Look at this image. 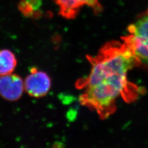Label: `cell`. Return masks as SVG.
<instances>
[{
	"mask_svg": "<svg viewBox=\"0 0 148 148\" xmlns=\"http://www.w3.org/2000/svg\"><path fill=\"white\" fill-rule=\"evenodd\" d=\"M128 34L122 37L141 64H148V8L128 27Z\"/></svg>",
	"mask_w": 148,
	"mask_h": 148,
	"instance_id": "2",
	"label": "cell"
},
{
	"mask_svg": "<svg viewBox=\"0 0 148 148\" xmlns=\"http://www.w3.org/2000/svg\"><path fill=\"white\" fill-rule=\"evenodd\" d=\"M18 9L22 14L27 18H37L41 16V12L35 10L27 0H21L18 4Z\"/></svg>",
	"mask_w": 148,
	"mask_h": 148,
	"instance_id": "7",
	"label": "cell"
},
{
	"mask_svg": "<svg viewBox=\"0 0 148 148\" xmlns=\"http://www.w3.org/2000/svg\"><path fill=\"white\" fill-rule=\"evenodd\" d=\"M24 89L32 97L39 98L47 95L51 87L52 81L46 73L32 68L30 74L24 81Z\"/></svg>",
	"mask_w": 148,
	"mask_h": 148,
	"instance_id": "3",
	"label": "cell"
},
{
	"mask_svg": "<svg viewBox=\"0 0 148 148\" xmlns=\"http://www.w3.org/2000/svg\"><path fill=\"white\" fill-rule=\"evenodd\" d=\"M91 65L88 76L79 82L84 88L82 104L95 110L100 116H109L115 109L117 99L136 97L137 88L127 79L128 71L141 64L125 43L111 41L101 48L95 56H87Z\"/></svg>",
	"mask_w": 148,
	"mask_h": 148,
	"instance_id": "1",
	"label": "cell"
},
{
	"mask_svg": "<svg viewBox=\"0 0 148 148\" xmlns=\"http://www.w3.org/2000/svg\"><path fill=\"white\" fill-rule=\"evenodd\" d=\"M16 65L17 60L14 53L7 49L0 50V76L12 73Z\"/></svg>",
	"mask_w": 148,
	"mask_h": 148,
	"instance_id": "6",
	"label": "cell"
},
{
	"mask_svg": "<svg viewBox=\"0 0 148 148\" xmlns=\"http://www.w3.org/2000/svg\"><path fill=\"white\" fill-rule=\"evenodd\" d=\"M54 2L58 6L59 14L67 19H74L83 5L90 7L95 14L102 10L99 0H54Z\"/></svg>",
	"mask_w": 148,
	"mask_h": 148,
	"instance_id": "5",
	"label": "cell"
},
{
	"mask_svg": "<svg viewBox=\"0 0 148 148\" xmlns=\"http://www.w3.org/2000/svg\"><path fill=\"white\" fill-rule=\"evenodd\" d=\"M24 81L17 74H7L0 76V96L6 101L19 100L23 95Z\"/></svg>",
	"mask_w": 148,
	"mask_h": 148,
	"instance_id": "4",
	"label": "cell"
}]
</instances>
